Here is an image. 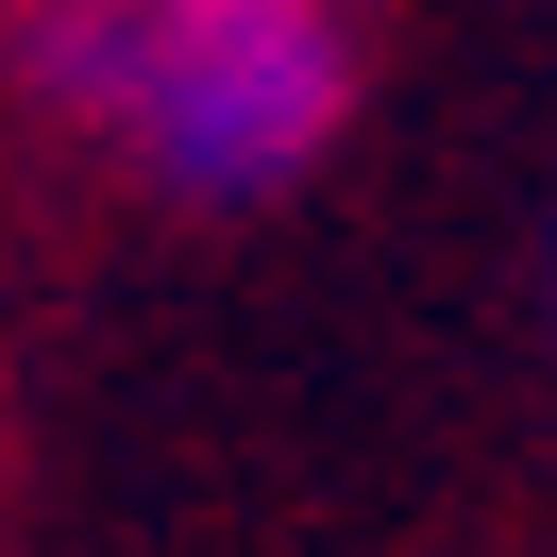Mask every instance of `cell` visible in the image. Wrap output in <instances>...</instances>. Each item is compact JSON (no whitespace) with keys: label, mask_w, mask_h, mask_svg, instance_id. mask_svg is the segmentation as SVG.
I'll return each mask as SVG.
<instances>
[{"label":"cell","mask_w":557,"mask_h":557,"mask_svg":"<svg viewBox=\"0 0 557 557\" xmlns=\"http://www.w3.org/2000/svg\"><path fill=\"white\" fill-rule=\"evenodd\" d=\"M17 69L119 170L186 186V203H271L355 119V17H321V0H102V17H35Z\"/></svg>","instance_id":"6da1fadb"}]
</instances>
